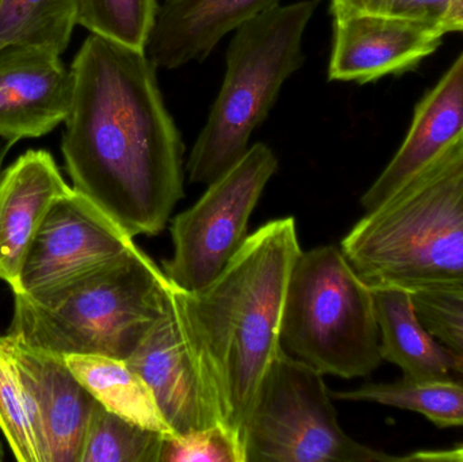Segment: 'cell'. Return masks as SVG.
Returning <instances> with one entry per match:
<instances>
[{
	"label": "cell",
	"mask_w": 463,
	"mask_h": 462,
	"mask_svg": "<svg viewBox=\"0 0 463 462\" xmlns=\"http://www.w3.org/2000/svg\"><path fill=\"white\" fill-rule=\"evenodd\" d=\"M146 51L90 34L71 65L61 152L73 189L128 235L162 232L184 198V144Z\"/></svg>",
	"instance_id": "obj_1"
},
{
	"label": "cell",
	"mask_w": 463,
	"mask_h": 462,
	"mask_svg": "<svg viewBox=\"0 0 463 462\" xmlns=\"http://www.w3.org/2000/svg\"><path fill=\"white\" fill-rule=\"evenodd\" d=\"M299 252L293 217L272 220L248 235L211 284L192 293L173 287L209 395L241 444L256 393L282 347L283 303Z\"/></svg>",
	"instance_id": "obj_2"
},
{
	"label": "cell",
	"mask_w": 463,
	"mask_h": 462,
	"mask_svg": "<svg viewBox=\"0 0 463 462\" xmlns=\"http://www.w3.org/2000/svg\"><path fill=\"white\" fill-rule=\"evenodd\" d=\"M340 249L370 287L463 288V144L366 212Z\"/></svg>",
	"instance_id": "obj_3"
},
{
	"label": "cell",
	"mask_w": 463,
	"mask_h": 462,
	"mask_svg": "<svg viewBox=\"0 0 463 462\" xmlns=\"http://www.w3.org/2000/svg\"><path fill=\"white\" fill-rule=\"evenodd\" d=\"M173 285L136 247L43 296L15 295L10 335L54 354L128 360L165 315Z\"/></svg>",
	"instance_id": "obj_4"
},
{
	"label": "cell",
	"mask_w": 463,
	"mask_h": 462,
	"mask_svg": "<svg viewBox=\"0 0 463 462\" xmlns=\"http://www.w3.org/2000/svg\"><path fill=\"white\" fill-rule=\"evenodd\" d=\"M318 3L280 5L234 30L224 81L187 162L190 184H211L247 154L283 83L304 64L302 38Z\"/></svg>",
	"instance_id": "obj_5"
},
{
	"label": "cell",
	"mask_w": 463,
	"mask_h": 462,
	"mask_svg": "<svg viewBox=\"0 0 463 462\" xmlns=\"http://www.w3.org/2000/svg\"><path fill=\"white\" fill-rule=\"evenodd\" d=\"M280 344L324 376L366 377L383 363L373 288L340 247L299 252L286 289Z\"/></svg>",
	"instance_id": "obj_6"
},
{
	"label": "cell",
	"mask_w": 463,
	"mask_h": 462,
	"mask_svg": "<svg viewBox=\"0 0 463 462\" xmlns=\"http://www.w3.org/2000/svg\"><path fill=\"white\" fill-rule=\"evenodd\" d=\"M245 462H399L337 422L324 374L278 350L242 429Z\"/></svg>",
	"instance_id": "obj_7"
},
{
	"label": "cell",
	"mask_w": 463,
	"mask_h": 462,
	"mask_svg": "<svg viewBox=\"0 0 463 462\" xmlns=\"http://www.w3.org/2000/svg\"><path fill=\"white\" fill-rule=\"evenodd\" d=\"M277 168L272 149L253 144L233 167L208 184L192 208L174 219V254L163 271L175 289L197 292L227 268L247 240L250 214Z\"/></svg>",
	"instance_id": "obj_8"
},
{
	"label": "cell",
	"mask_w": 463,
	"mask_h": 462,
	"mask_svg": "<svg viewBox=\"0 0 463 462\" xmlns=\"http://www.w3.org/2000/svg\"><path fill=\"white\" fill-rule=\"evenodd\" d=\"M111 217L76 189L56 200L27 251L21 292H54L136 249Z\"/></svg>",
	"instance_id": "obj_9"
},
{
	"label": "cell",
	"mask_w": 463,
	"mask_h": 462,
	"mask_svg": "<svg viewBox=\"0 0 463 462\" xmlns=\"http://www.w3.org/2000/svg\"><path fill=\"white\" fill-rule=\"evenodd\" d=\"M125 361L146 382L174 434L222 425L187 341L174 288L165 315Z\"/></svg>",
	"instance_id": "obj_10"
},
{
	"label": "cell",
	"mask_w": 463,
	"mask_h": 462,
	"mask_svg": "<svg viewBox=\"0 0 463 462\" xmlns=\"http://www.w3.org/2000/svg\"><path fill=\"white\" fill-rule=\"evenodd\" d=\"M7 335L26 390L41 462H80L97 399L64 357Z\"/></svg>",
	"instance_id": "obj_11"
},
{
	"label": "cell",
	"mask_w": 463,
	"mask_h": 462,
	"mask_svg": "<svg viewBox=\"0 0 463 462\" xmlns=\"http://www.w3.org/2000/svg\"><path fill=\"white\" fill-rule=\"evenodd\" d=\"M437 24L385 14L334 16L329 80L370 83L410 71L442 42Z\"/></svg>",
	"instance_id": "obj_12"
},
{
	"label": "cell",
	"mask_w": 463,
	"mask_h": 462,
	"mask_svg": "<svg viewBox=\"0 0 463 462\" xmlns=\"http://www.w3.org/2000/svg\"><path fill=\"white\" fill-rule=\"evenodd\" d=\"M73 76L60 56L11 45L0 49V136L13 140L48 135L72 106Z\"/></svg>",
	"instance_id": "obj_13"
},
{
	"label": "cell",
	"mask_w": 463,
	"mask_h": 462,
	"mask_svg": "<svg viewBox=\"0 0 463 462\" xmlns=\"http://www.w3.org/2000/svg\"><path fill=\"white\" fill-rule=\"evenodd\" d=\"M463 144V53L418 103L412 124L393 159L361 203L373 211Z\"/></svg>",
	"instance_id": "obj_14"
},
{
	"label": "cell",
	"mask_w": 463,
	"mask_h": 462,
	"mask_svg": "<svg viewBox=\"0 0 463 462\" xmlns=\"http://www.w3.org/2000/svg\"><path fill=\"white\" fill-rule=\"evenodd\" d=\"M72 187L45 149H30L0 176V279L14 295L33 239L56 200Z\"/></svg>",
	"instance_id": "obj_15"
},
{
	"label": "cell",
	"mask_w": 463,
	"mask_h": 462,
	"mask_svg": "<svg viewBox=\"0 0 463 462\" xmlns=\"http://www.w3.org/2000/svg\"><path fill=\"white\" fill-rule=\"evenodd\" d=\"M282 0H165L159 5L146 56L163 70L200 62L217 43Z\"/></svg>",
	"instance_id": "obj_16"
},
{
	"label": "cell",
	"mask_w": 463,
	"mask_h": 462,
	"mask_svg": "<svg viewBox=\"0 0 463 462\" xmlns=\"http://www.w3.org/2000/svg\"><path fill=\"white\" fill-rule=\"evenodd\" d=\"M383 361L411 380L461 379L459 365L421 322L412 293L397 287H372Z\"/></svg>",
	"instance_id": "obj_17"
},
{
	"label": "cell",
	"mask_w": 463,
	"mask_h": 462,
	"mask_svg": "<svg viewBox=\"0 0 463 462\" xmlns=\"http://www.w3.org/2000/svg\"><path fill=\"white\" fill-rule=\"evenodd\" d=\"M76 379L109 411L143 428L174 436L154 395L127 361L97 354L65 355Z\"/></svg>",
	"instance_id": "obj_18"
},
{
	"label": "cell",
	"mask_w": 463,
	"mask_h": 462,
	"mask_svg": "<svg viewBox=\"0 0 463 462\" xmlns=\"http://www.w3.org/2000/svg\"><path fill=\"white\" fill-rule=\"evenodd\" d=\"M337 401H364L418 412L438 428H463V379L411 380L366 384L331 393Z\"/></svg>",
	"instance_id": "obj_19"
},
{
	"label": "cell",
	"mask_w": 463,
	"mask_h": 462,
	"mask_svg": "<svg viewBox=\"0 0 463 462\" xmlns=\"http://www.w3.org/2000/svg\"><path fill=\"white\" fill-rule=\"evenodd\" d=\"M78 24V0H0V49L18 45L61 56Z\"/></svg>",
	"instance_id": "obj_20"
},
{
	"label": "cell",
	"mask_w": 463,
	"mask_h": 462,
	"mask_svg": "<svg viewBox=\"0 0 463 462\" xmlns=\"http://www.w3.org/2000/svg\"><path fill=\"white\" fill-rule=\"evenodd\" d=\"M165 436L130 422L97 403L80 462H159Z\"/></svg>",
	"instance_id": "obj_21"
},
{
	"label": "cell",
	"mask_w": 463,
	"mask_h": 462,
	"mask_svg": "<svg viewBox=\"0 0 463 462\" xmlns=\"http://www.w3.org/2000/svg\"><path fill=\"white\" fill-rule=\"evenodd\" d=\"M157 0H78V24L91 34L146 51Z\"/></svg>",
	"instance_id": "obj_22"
},
{
	"label": "cell",
	"mask_w": 463,
	"mask_h": 462,
	"mask_svg": "<svg viewBox=\"0 0 463 462\" xmlns=\"http://www.w3.org/2000/svg\"><path fill=\"white\" fill-rule=\"evenodd\" d=\"M0 429L16 460L41 462L26 390L8 335L0 336Z\"/></svg>",
	"instance_id": "obj_23"
},
{
	"label": "cell",
	"mask_w": 463,
	"mask_h": 462,
	"mask_svg": "<svg viewBox=\"0 0 463 462\" xmlns=\"http://www.w3.org/2000/svg\"><path fill=\"white\" fill-rule=\"evenodd\" d=\"M411 293L421 322L456 357L463 379V288L420 289Z\"/></svg>",
	"instance_id": "obj_24"
},
{
	"label": "cell",
	"mask_w": 463,
	"mask_h": 462,
	"mask_svg": "<svg viewBox=\"0 0 463 462\" xmlns=\"http://www.w3.org/2000/svg\"><path fill=\"white\" fill-rule=\"evenodd\" d=\"M159 462H245L239 436L222 425L165 436Z\"/></svg>",
	"instance_id": "obj_25"
},
{
	"label": "cell",
	"mask_w": 463,
	"mask_h": 462,
	"mask_svg": "<svg viewBox=\"0 0 463 462\" xmlns=\"http://www.w3.org/2000/svg\"><path fill=\"white\" fill-rule=\"evenodd\" d=\"M449 5L450 0H331V13L332 16L385 14L416 19L440 27Z\"/></svg>",
	"instance_id": "obj_26"
},
{
	"label": "cell",
	"mask_w": 463,
	"mask_h": 462,
	"mask_svg": "<svg viewBox=\"0 0 463 462\" xmlns=\"http://www.w3.org/2000/svg\"><path fill=\"white\" fill-rule=\"evenodd\" d=\"M402 461H418V462H463V444L458 447L451 448L445 450H420V452L412 453V455L405 456Z\"/></svg>",
	"instance_id": "obj_27"
},
{
	"label": "cell",
	"mask_w": 463,
	"mask_h": 462,
	"mask_svg": "<svg viewBox=\"0 0 463 462\" xmlns=\"http://www.w3.org/2000/svg\"><path fill=\"white\" fill-rule=\"evenodd\" d=\"M440 29L445 34L463 33V0H450V5L440 22Z\"/></svg>",
	"instance_id": "obj_28"
},
{
	"label": "cell",
	"mask_w": 463,
	"mask_h": 462,
	"mask_svg": "<svg viewBox=\"0 0 463 462\" xmlns=\"http://www.w3.org/2000/svg\"><path fill=\"white\" fill-rule=\"evenodd\" d=\"M13 140H8V138L2 137L0 136V176H2L3 174V163H5V156H7L8 152H10V149L13 148L14 146Z\"/></svg>",
	"instance_id": "obj_29"
},
{
	"label": "cell",
	"mask_w": 463,
	"mask_h": 462,
	"mask_svg": "<svg viewBox=\"0 0 463 462\" xmlns=\"http://www.w3.org/2000/svg\"><path fill=\"white\" fill-rule=\"evenodd\" d=\"M3 456H5V455H3V447H2V444H0V461L3 460Z\"/></svg>",
	"instance_id": "obj_30"
}]
</instances>
